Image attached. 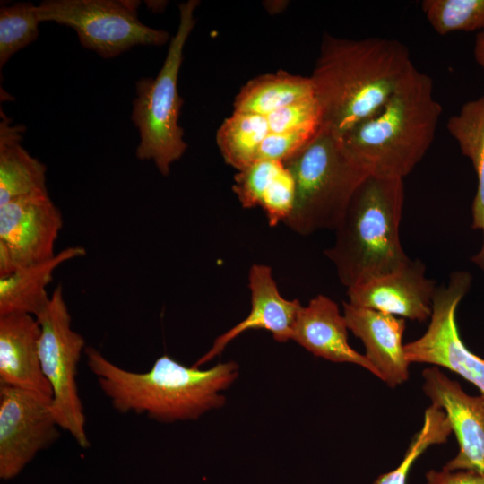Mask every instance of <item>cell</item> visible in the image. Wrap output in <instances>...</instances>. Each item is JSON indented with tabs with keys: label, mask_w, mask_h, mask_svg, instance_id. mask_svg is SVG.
Here are the masks:
<instances>
[{
	"label": "cell",
	"mask_w": 484,
	"mask_h": 484,
	"mask_svg": "<svg viewBox=\"0 0 484 484\" xmlns=\"http://www.w3.org/2000/svg\"><path fill=\"white\" fill-rule=\"evenodd\" d=\"M84 352L89 369L115 410L146 414L160 422L196 419L221 407L226 400L219 393L238 376L233 361L200 369L163 355L149 371L137 373L115 365L93 347Z\"/></svg>",
	"instance_id": "cell-2"
},
{
	"label": "cell",
	"mask_w": 484,
	"mask_h": 484,
	"mask_svg": "<svg viewBox=\"0 0 484 484\" xmlns=\"http://www.w3.org/2000/svg\"><path fill=\"white\" fill-rule=\"evenodd\" d=\"M424 393L445 413L458 442L457 454L443 469L484 473V396H472L438 367L422 372Z\"/></svg>",
	"instance_id": "cell-12"
},
{
	"label": "cell",
	"mask_w": 484,
	"mask_h": 484,
	"mask_svg": "<svg viewBox=\"0 0 484 484\" xmlns=\"http://www.w3.org/2000/svg\"><path fill=\"white\" fill-rule=\"evenodd\" d=\"M413 67L408 48L396 39L325 33L309 76L322 128L343 135L380 109Z\"/></svg>",
	"instance_id": "cell-1"
},
{
	"label": "cell",
	"mask_w": 484,
	"mask_h": 484,
	"mask_svg": "<svg viewBox=\"0 0 484 484\" xmlns=\"http://www.w3.org/2000/svg\"><path fill=\"white\" fill-rule=\"evenodd\" d=\"M62 228V213L48 193L0 205V249L16 271L53 257Z\"/></svg>",
	"instance_id": "cell-11"
},
{
	"label": "cell",
	"mask_w": 484,
	"mask_h": 484,
	"mask_svg": "<svg viewBox=\"0 0 484 484\" xmlns=\"http://www.w3.org/2000/svg\"><path fill=\"white\" fill-rule=\"evenodd\" d=\"M426 484H484V473L457 470H430L426 473Z\"/></svg>",
	"instance_id": "cell-29"
},
{
	"label": "cell",
	"mask_w": 484,
	"mask_h": 484,
	"mask_svg": "<svg viewBox=\"0 0 484 484\" xmlns=\"http://www.w3.org/2000/svg\"><path fill=\"white\" fill-rule=\"evenodd\" d=\"M37 318L26 314L0 316V385L34 393L49 401L51 387L41 369Z\"/></svg>",
	"instance_id": "cell-16"
},
{
	"label": "cell",
	"mask_w": 484,
	"mask_h": 484,
	"mask_svg": "<svg viewBox=\"0 0 484 484\" xmlns=\"http://www.w3.org/2000/svg\"><path fill=\"white\" fill-rule=\"evenodd\" d=\"M452 433L444 411L431 404L426 409L422 428L413 437L401 463L395 469L379 475L374 484H407L415 461L430 445L445 443Z\"/></svg>",
	"instance_id": "cell-25"
},
{
	"label": "cell",
	"mask_w": 484,
	"mask_h": 484,
	"mask_svg": "<svg viewBox=\"0 0 484 484\" xmlns=\"http://www.w3.org/2000/svg\"><path fill=\"white\" fill-rule=\"evenodd\" d=\"M348 325L338 305L329 297L317 295L299 309L292 338L315 357L337 362L359 365L377 376L375 367L350 347Z\"/></svg>",
	"instance_id": "cell-17"
},
{
	"label": "cell",
	"mask_w": 484,
	"mask_h": 484,
	"mask_svg": "<svg viewBox=\"0 0 484 484\" xmlns=\"http://www.w3.org/2000/svg\"><path fill=\"white\" fill-rule=\"evenodd\" d=\"M473 51L477 63L484 71V30L476 35Z\"/></svg>",
	"instance_id": "cell-30"
},
{
	"label": "cell",
	"mask_w": 484,
	"mask_h": 484,
	"mask_svg": "<svg viewBox=\"0 0 484 484\" xmlns=\"http://www.w3.org/2000/svg\"><path fill=\"white\" fill-rule=\"evenodd\" d=\"M139 5L135 0H45L38 4V15L40 22L73 28L82 46L112 58L138 45L170 41L168 31L139 20Z\"/></svg>",
	"instance_id": "cell-8"
},
{
	"label": "cell",
	"mask_w": 484,
	"mask_h": 484,
	"mask_svg": "<svg viewBox=\"0 0 484 484\" xmlns=\"http://www.w3.org/2000/svg\"><path fill=\"white\" fill-rule=\"evenodd\" d=\"M421 8L440 35L484 30V0H424Z\"/></svg>",
	"instance_id": "cell-26"
},
{
	"label": "cell",
	"mask_w": 484,
	"mask_h": 484,
	"mask_svg": "<svg viewBox=\"0 0 484 484\" xmlns=\"http://www.w3.org/2000/svg\"><path fill=\"white\" fill-rule=\"evenodd\" d=\"M468 272H454L448 282L437 287L430 322L425 333L404 344L410 363L443 367L475 385L484 396V359L462 341L456 324V310L471 285Z\"/></svg>",
	"instance_id": "cell-9"
},
{
	"label": "cell",
	"mask_w": 484,
	"mask_h": 484,
	"mask_svg": "<svg viewBox=\"0 0 484 484\" xmlns=\"http://www.w3.org/2000/svg\"><path fill=\"white\" fill-rule=\"evenodd\" d=\"M0 115V205L48 193L47 167L22 145L25 126L13 124L2 108Z\"/></svg>",
	"instance_id": "cell-19"
},
{
	"label": "cell",
	"mask_w": 484,
	"mask_h": 484,
	"mask_svg": "<svg viewBox=\"0 0 484 484\" xmlns=\"http://www.w3.org/2000/svg\"><path fill=\"white\" fill-rule=\"evenodd\" d=\"M447 129L462 154L470 159L477 175L471 227L482 232L483 239L471 260L484 272V96L463 104L459 113L448 119Z\"/></svg>",
	"instance_id": "cell-21"
},
{
	"label": "cell",
	"mask_w": 484,
	"mask_h": 484,
	"mask_svg": "<svg viewBox=\"0 0 484 484\" xmlns=\"http://www.w3.org/2000/svg\"><path fill=\"white\" fill-rule=\"evenodd\" d=\"M441 114L432 79L414 66L380 109L339 137L368 176L403 179L430 148Z\"/></svg>",
	"instance_id": "cell-3"
},
{
	"label": "cell",
	"mask_w": 484,
	"mask_h": 484,
	"mask_svg": "<svg viewBox=\"0 0 484 484\" xmlns=\"http://www.w3.org/2000/svg\"><path fill=\"white\" fill-rule=\"evenodd\" d=\"M436 289L426 276L424 263L410 259L393 272L347 289V295L354 306L425 322L431 316Z\"/></svg>",
	"instance_id": "cell-13"
},
{
	"label": "cell",
	"mask_w": 484,
	"mask_h": 484,
	"mask_svg": "<svg viewBox=\"0 0 484 484\" xmlns=\"http://www.w3.org/2000/svg\"><path fill=\"white\" fill-rule=\"evenodd\" d=\"M248 287L251 293L248 315L218 336L212 348L193 365L194 367H199L220 355L231 341L249 330L270 332L279 342L291 340L294 324L302 307L299 300H290L281 296L272 270L266 264H254L250 267Z\"/></svg>",
	"instance_id": "cell-14"
},
{
	"label": "cell",
	"mask_w": 484,
	"mask_h": 484,
	"mask_svg": "<svg viewBox=\"0 0 484 484\" xmlns=\"http://www.w3.org/2000/svg\"><path fill=\"white\" fill-rule=\"evenodd\" d=\"M343 315L349 330L361 340L377 377L392 388L407 381L411 363L402 343L405 319L349 302H343Z\"/></svg>",
	"instance_id": "cell-15"
},
{
	"label": "cell",
	"mask_w": 484,
	"mask_h": 484,
	"mask_svg": "<svg viewBox=\"0 0 484 484\" xmlns=\"http://www.w3.org/2000/svg\"><path fill=\"white\" fill-rule=\"evenodd\" d=\"M266 118L270 133L322 127L321 111L315 97L286 106L266 116Z\"/></svg>",
	"instance_id": "cell-27"
},
{
	"label": "cell",
	"mask_w": 484,
	"mask_h": 484,
	"mask_svg": "<svg viewBox=\"0 0 484 484\" xmlns=\"http://www.w3.org/2000/svg\"><path fill=\"white\" fill-rule=\"evenodd\" d=\"M85 255L84 247L69 246L46 261L0 277V316L26 314L36 317L50 300L47 287L52 281L55 271L63 264Z\"/></svg>",
	"instance_id": "cell-20"
},
{
	"label": "cell",
	"mask_w": 484,
	"mask_h": 484,
	"mask_svg": "<svg viewBox=\"0 0 484 484\" xmlns=\"http://www.w3.org/2000/svg\"><path fill=\"white\" fill-rule=\"evenodd\" d=\"M40 335L41 369L52 390L51 410L59 428L82 448L90 446L85 415L76 382L77 367L85 347L82 335L72 328V318L58 284L43 311L36 316Z\"/></svg>",
	"instance_id": "cell-7"
},
{
	"label": "cell",
	"mask_w": 484,
	"mask_h": 484,
	"mask_svg": "<svg viewBox=\"0 0 484 484\" xmlns=\"http://www.w3.org/2000/svg\"><path fill=\"white\" fill-rule=\"evenodd\" d=\"M315 97L310 77L285 71L262 74L247 82L237 94L235 112L268 116L286 106Z\"/></svg>",
	"instance_id": "cell-22"
},
{
	"label": "cell",
	"mask_w": 484,
	"mask_h": 484,
	"mask_svg": "<svg viewBox=\"0 0 484 484\" xmlns=\"http://www.w3.org/2000/svg\"><path fill=\"white\" fill-rule=\"evenodd\" d=\"M40 20L38 5L20 2L0 8V67L19 50L35 41Z\"/></svg>",
	"instance_id": "cell-24"
},
{
	"label": "cell",
	"mask_w": 484,
	"mask_h": 484,
	"mask_svg": "<svg viewBox=\"0 0 484 484\" xmlns=\"http://www.w3.org/2000/svg\"><path fill=\"white\" fill-rule=\"evenodd\" d=\"M198 5L197 0L179 4V23L169 42L162 66L155 78L143 77L135 84L131 116L140 137L135 155L140 160L152 161L164 177L187 149L184 129L178 124L184 99L177 83L184 48L194 27Z\"/></svg>",
	"instance_id": "cell-6"
},
{
	"label": "cell",
	"mask_w": 484,
	"mask_h": 484,
	"mask_svg": "<svg viewBox=\"0 0 484 484\" xmlns=\"http://www.w3.org/2000/svg\"><path fill=\"white\" fill-rule=\"evenodd\" d=\"M58 428L51 401L0 385V478L9 480L19 475L59 437Z\"/></svg>",
	"instance_id": "cell-10"
},
{
	"label": "cell",
	"mask_w": 484,
	"mask_h": 484,
	"mask_svg": "<svg viewBox=\"0 0 484 484\" xmlns=\"http://www.w3.org/2000/svg\"><path fill=\"white\" fill-rule=\"evenodd\" d=\"M284 164L295 184L293 208L284 223L302 236L334 229L368 176L346 152L340 137L322 127Z\"/></svg>",
	"instance_id": "cell-5"
},
{
	"label": "cell",
	"mask_w": 484,
	"mask_h": 484,
	"mask_svg": "<svg viewBox=\"0 0 484 484\" xmlns=\"http://www.w3.org/2000/svg\"><path fill=\"white\" fill-rule=\"evenodd\" d=\"M232 190L243 207L262 208L272 227L284 223L293 208L294 179L282 161L260 160L238 170Z\"/></svg>",
	"instance_id": "cell-18"
},
{
	"label": "cell",
	"mask_w": 484,
	"mask_h": 484,
	"mask_svg": "<svg viewBox=\"0 0 484 484\" xmlns=\"http://www.w3.org/2000/svg\"><path fill=\"white\" fill-rule=\"evenodd\" d=\"M269 133L265 116L233 111L219 127L216 142L225 162L238 171L256 161Z\"/></svg>",
	"instance_id": "cell-23"
},
{
	"label": "cell",
	"mask_w": 484,
	"mask_h": 484,
	"mask_svg": "<svg viewBox=\"0 0 484 484\" xmlns=\"http://www.w3.org/2000/svg\"><path fill=\"white\" fill-rule=\"evenodd\" d=\"M321 128H303L285 133H269L260 145L256 161L285 162L302 151ZM255 161V162H256Z\"/></svg>",
	"instance_id": "cell-28"
},
{
	"label": "cell",
	"mask_w": 484,
	"mask_h": 484,
	"mask_svg": "<svg viewBox=\"0 0 484 484\" xmlns=\"http://www.w3.org/2000/svg\"><path fill=\"white\" fill-rule=\"evenodd\" d=\"M403 203V179L367 176L355 192L324 251L347 289L410 261L400 239Z\"/></svg>",
	"instance_id": "cell-4"
}]
</instances>
